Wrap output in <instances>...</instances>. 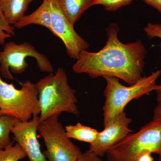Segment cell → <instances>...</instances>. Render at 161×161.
Returning a JSON list of instances; mask_svg holds the SVG:
<instances>
[{"label": "cell", "mask_w": 161, "mask_h": 161, "mask_svg": "<svg viewBox=\"0 0 161 161\" xmlns=\"http://www.w3.org/2000/svg\"><path fill=\"white\" fill-rule=\"evenodd\" d=\"M118 25L112 23L106 29L105 45L97 52H80L73 66L77 74L93 78L105 76L121 79L129 85L136 83L144 71L147 49L140 40L124 43L118 38Z\"/></svg>", "instance_id": "6da1fadb"}, {"label": "cell", "mask_w": 161, "mask_h": 161, "mask_svg": "<svg viewBox=\"0 0 161 161\" xmlns=\"http://www.w3.org/2000/svg\"><path fill=\"white\" fill-rule=\"evenodd\" d=\"M36 85L41 109L40 121L64 112L79 115L75 91L70 86L63 68H58L55 74L41 78Z\"/></svg>", "instance_id": "7a4b0ae2"}, {"label": "cell", "mask_w": 161, "mask_h": 161, "mask_svg": "<svg viewBox=\"0 0 161 161\" xmlns=\"http://www.w3.org/2000/svg\"><path fill=\"white\" fill-rule=\"evenodd\" d=\"M160 75V70L156 71L147 77H142L136 83L129 86L121 84L119 79L116 77L103 76L106 82L104 92L105 101L103 108L104 126L124 112L130 101L154 91L157 80Z\"/></svg>", "instance_id": "3957f363"}, {"label": "cell", "mask_w": 161, "mask_h": 161, "mask_svg": "<svg viewBox=\"0 0 161 161\" xmlns=\"http://www.w3.org/2000/svg\"><path fill=\"white\" fill-rule=\"evenodd\" d=\"M147 153L158 155L161 153V120H153L138 132L128 134L106 155L107 161H136Z\"/></svg>", "instance_id": "277c9868"}, {"label": "cell", "mask_w": 161, "mask_h": 161, "mask_svg": "<svg viewBox=\"0 0 161 161\" xmlns=\"http://www.w3.org/2000/svg\"><path fill=\"white\" fill-rule=\"evenodd\" d=\"M21 88L3 81L0 75V115L11 116L22 122L40 115L38 92L34 84L27 80L21 82Z\"/></svg>", "instance_id": "5b68a950"}, {"label": "cell", "mask_w": 161, "mask_h": 161, "mask_svg": "<svg viewBox=\"0 0 161 161\" xmlns=\"http://www.w3.org/2000/svg\"><path fill=\"white\" fill-rule=\"evenodd\" d=\"M59 116H52L39 124L38 131L46 148L43 153L47 161H76L82 153L68 137Z\"/></svg>", "instance_id": "8992f818"}, {"label": "cell", "mask_w": 161, "mask_h": 161, "mask_svg": "<svg viewBox=\"0 0 161 161\" xmlns=\"http://www.w3.org/2000/svg\"><path fill=\"white\" fill-rule=\"evenodd\" d=\"M29 57L36 59L40 70L50 73L54 72L47 57L38 52L31 44L26 42L18 44L9 42L0 52V75L8 80H14V77L10 71L16 74L23 73L28 65L26 58Z\"/></svg>", "instance_id": "52a82bcc"}, {"label": "cell", "mask_w": 161, "mask_h": 161, "mask_svg": "<svg viewBox=\"0 0 161 161\" xmlns=\"http://www.w3.org/2000/svg\"><path fill=\"white\" fill-rule=\"evenodd\" d=\"M51 32L62 40L67 53L70 58L77 59L80 52L89 47V44L75 31L60 9L58 0H49Z\"/></svg>", "instance_id": "ba28073f"}, {"label": "cell", "mask_w": 161, "mask_h": 161, "mask_svg": "<svg viewBox=\"0 0 161 161\" xmlns=\"http://www.w3.org/2000/svg\"><path fill=\"white\" fill-rule=\"evenodd\" d=\"M132 119L127 116L125 111L116 116L98 132L95 142L90 144V151L102 157L106 155L108 150L121 141L128 134L133 132L130 126Z\"/></svg>", "instance_id": "9c48e42d"}, {"label": "cell", "mask_w": 161, "mask_h": 161, "mask_svg": "<svg viewBox=\"0 0 161 161\" xmlns=\"http://www.w3.org/2000/svg\"><path fill=\"white\" fill-rule=\"evenodd\" d=\"M40 122L39 115H34L28 121L17 119L11 129L14 139L22 147L30 161H47L41 151L37 136Z\"/></svg>", "instance_id": "30bf717a"}, {"label": "cell", "mask_w": 161, "mask_h": 161, "mask_svg": "<svg viewBox=\"0 0 161 161\" xmlns=\"http://www.w3.org/2000/svg\"><path fill=\"white\" fill-rule=\"evenodd\" d=\"M32 24L44 26L51 32L49 0H43L38 9L31 14L25 15L15 24L14 27L18 29H22Z\"/></svg>", "instance_id": "8fae6325"}, {"label": "cell", "mask_w": 161, "mask_h": 161, "mask_svg": "<svg viewBox=\"0 0 161 161\" xmlns=\"http://www.w3.org/2000/svg\"><path fill=\"white\" fill-rule=\"evenodd\" d=\"M64 15L74 26L82 14L93 6L94 0H58Z\"/></svg>", "instance_id": "7c38bea8"}, {"label": "cell", "mask_w": 161, "mask_h": 161, "mask_svg": "<svg viewBox=\"0 0 161 161\" xmlns=\"http://www.w3.org/2000/svg\"><path fill=\"white\" fill-rule=\"evenodd\" d=\"M35 0H0V7L9 24L14 25L25 15L30 4Z\"/></svg>", "instance_id": "4fadbf2b"}, {"label": "cell", "mask_w": 161, "mask_h": 161, "mask_svg": "<svg viewBox=\"0 0 161 161\" xmlns=\"http://www.w3.org/2000/svg\"><path fill=\"white\" fill-rule=\"evenodd\" d=\"M65 130L69 138L88 143L90 145L95 142L98 132L95 129L83 125L80 123L66 126Z\"/></svg>", "instance_id": "5bb4252c"}, {"label": "cell", "mask_w": 161, "mask_h": 161, "mask_svg": "<svg viewBox=\"0 0 161 161\" xmlns=\"http://www.w3.org/2000/svg\"><path fill=\"white\" fill-rule=\"evenodd\" d=\"M14 142L11 141L6 148L0 150V161H19L27 157L19 144L13 145Z\"/></svg>", "instance_id": "9a60e30c"}, {"label": "cell", "mask_w": 161, "mask_h": 161, "mask_svg": "<svg viewBox=\"0 0 161 161\" xmlns=\"http://www.w3.org/2000/svg\"><path fill=\"white\" fill-rule=\"evenodd\" d=\"M16 119L7 115H0V150L4 149L11 143L9 134Z\"/></svg>", "instance_id": "2e32d148"}, {"label": "cell", "mask_w": 161, "mask_h": 161, "mask_svg": "<svg viewBox=\"0 0 161 161\" xmlns=\"http://www.w3.org/2000/svg\"><path fill=\"white\" fill-rule=\"evenodd\" d=\"M15 35V27L10 25L0 7V44L3 45L8 38Z\"/></svg>", "instance_id": "e0dca14e"}, {"label": "cell", "mask_w": 161, "mask_h": 161, "mask_svg": "<svg viewBox=\"0 0 161 161\" xmlns=\"http://www.w3.org/2000/svg\"><path fill=\"white\" fill-rule=\"evenodd\" d=\"M133 0H94L93 6L102 5L108 11H116L123 6H128Z\"/></svg>", "instance_id": "ac0fdd59"}, {"label": "cell", "mask_w": 161, "mask_h": 161, "mask_svg": "<svg viewBox=\"0 0 161 161\" xmlns=\"http://www.w3.org/2000/svg\"><path fill=\"white\" fill-rule=\"evenodd\" d=\"M143 30L147 36L150 39L158 38L161 40V24L148 23L144 27Z\"/></svg>", "instance_id": "d6986e66"}, {"label": "cell", "mask_w": 161, "mask_h": 161, "mask_svg": "<svg viewBox=\"0 0 161 161\" xmlns=\"http://www.w3.org/2000/svg\"><path fill=\"white\" fill-rule=\"evenodd\" d=\"M157 95V105L153 110V120H161V82L157 84L154 90Z\"/></svg>", "instance_id": "ffe728a7"}, {"label": "cell", "mask_w": 161, "mask_h": 161, "mask_svg": "<svg viewBox=\"0 0 161 161\" xmlns=\"http://www.w3.org/2000/svg\"><path fill=\"white\" fill-rule=\"evenodd\" d=\"M76 161H103L100 157L98 156L94 152L87 150L81 153V155Z\"/></svg>", "instance_id": "44dd1931"}, {"label": "cell", "mask_w": 161, "mask_h": 161, "mask_svg": "<svg viewBox=\"0 0 161 161\" xmlns=\"http://www.w3.org/2000/svg\"><path fill=\"white\" fill-rule=\"evenodd\" d=\"M161 14V0H142Z\"/></svg>", "instance_id": "7402d4cb"}, {"label": "cell", "mask_w": 161, "mask_h": 161, "mask_svg": "<svg viewBox=\"0 0 161 161\" xmlns=\"http://www.w3.org/2000/svg\"><path fill=\"white\" fill-rule=\"evenodd\" d=\"M136 161H153V158L152 153H147L139 156Z\"/></svg>", "instance_id": "603a6c76"}, {"label": "cell", "mask_w": 161, "mask_h": 161, "mask_svg": "<svg viewBox=\"0 0 161 161\" xmlns=\"http://www.w3.org/2000/svg\"><path fill=\"white\" fill-rule=\"evenodd\" d=\"M158 161H161V153L159 155Z\"/></svg>", "instance_id": "cb8c5ba5"}]
</instances>
